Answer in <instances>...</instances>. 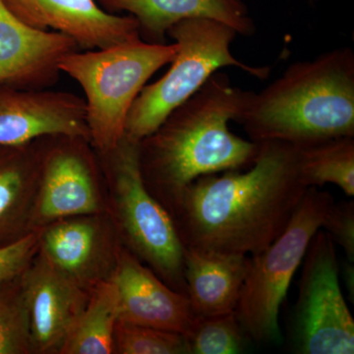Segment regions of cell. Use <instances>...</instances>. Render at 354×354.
Listing matches in <instances>:
<instances>
[{"instance_id":"cell-18","label":"cell","mask_w":354,"mask_h":354,"mask_svg":"<svg viewBox=\"0 0 354 354\" xmlns=\"http://www.w3.org/2000/svg\"><path fill=\"white\" fill-rule=\"evenodd\" d=\"M39 177L36 140L24 145H0V248L34 230Z\"/></svg>"},{"instance_id":"cell-10","label":"cell","mask_w":354,"mask_h":354,"mask_svg":"<svg viewBox=\"0 0 354 354\" xmlns=\"http://www.w3.org/2000/svg\"><path fill=\"white\" fill-rule=\"evenodd\" d=\"M57 134L88 139L84 97L0 83V145H24Z\"/></svg>"},{"instance_id":"cell-2","label":"cell","mask_w":354,"mask_h":354,"mask_svg":"<svg viewBox=\"0 0 354 354\" xmlns=\"http://www.w3.org/2000/svg\"><path fill=\"white\" fill-rule=\"evenodd\" d=\"M254 92L232 85L216 71L199 91L174 109L155 131L139 140V162L147 189L171 214L183 191L207 174L245 169L260 143L230 131Z\"/></svg>"},{"instance_id":"cell-8","label":"cell","mask_w":354,"mask_h":354,"mask_svg":"<svg viewBox=\"0 0 354 354\" xmlns=\"http://www.w3.org/2000/svg\"><path fill=\"white\" fill-rule=\"evenodd\" d=\"M334 243L320 228L305 253L291 326L295 353H354V320L339 286Z\"/></svg>"},{"instance_id":"cell-12","label":"cell","mask_w":354,"mask_h":354,"mask_svg":"<svg viewBox=\"0 0 354 354\" xmlns=\"http://www.w3.org/2000/svg\"><path fill=\"white\" fill-rule=\"evenodd\" d=\"M111 279L118 292V320L185 337L198 318L189 298L174 290L127 251L116 253Z\"/></svg>"},{"instance_id":"cell-4","label":"cell","mask_w":354,"mask_h":354,"mask_svg":"<svg viewBox=\"0 0 354 354\" xmlns=\"http://www.w3.org/2000/svg\"><path fill=\"white\" fill-rule=\"evenodd\" d=\"M176 43L142 39L100 50H77L62 58L59 69L82 88L91 145L97 152L113 150L125 135L133 102L151 77L171 64Z\"/></svg>"},{"instance_id":"cell-3","label":"cell","mask_w":354,"mask_h":354,"mask_svg":"<svg viewBox=\"0 0 354 354\" xmlns=\"http://www.w3.org/2000/svg\"><path fill=\"white\" fill-rule=\"evenodd\" d=\"M251 141L297 147L354 137V53L351 48L295 62L252 97L241 118Z\"/></svg>"},{"instance_id":"cell-6","label":"cell","mask_w":354,"mask_h":354,"mask_svg":"<svg viewBox=\"0 0 354 354\" xmlns=\"http://www.w3.org/2000/svg\"><path fill=\"white\" fill-rule=\"evenodd\" d=\"M333 203L334 198L328 191L315 186L307 188L283 234L264 250L250 256L235 314L251 341L266 344L283 341L279 308L312 237L322 228L324 216Z\"/></svg>"},{"instance_id":"cell-11","label":"cell","mask_w":354,"mask_h":354,"mask_svg":"<svg viewBox=\"0 0 354 354\" xmlns=\"http://www.w3.org/2000/svg\"><path fill=\"white\" fill-rule=\"evenodd\" d=\"M1 1L25 25L65 35L81 50H100L141 39L134 17L109 13L97 0Z\"/></svg>"},{"instance_id":"cell-14","label":"cell","mask_w":354,"mask_h":354,"mask_svg":"<svg viewBox=\"0 0 354 354\" xmlns=\"http://www.w3.org/2000/svg\"><path fill=\"white\" fill-rule=\"evenodd\" d=\"M77 50L75 41L65 35L25 25L0 0V83L53 87L60 79L62 58Z\"/></svg>"},{"instance_id":"cell-16","label":"cell","mask_w":354,"mask_h":354,"mask_svg":"<svg viewBox=\"0 0 354 354\" xmlns=\"http://www.w3.org/2000/svg\"><path fill=\"white\" fill-rule=\"evenodd\" d=\"M250 256L184 248L186 295L199 317L234 312Z\"/></svg>"},{"instance_id":"cell-15","label":"cell","mask_w":354,"mask_h":354,"mask_svg":"<svg viewBox=\"0 0 354 354\" xmlns=\"http://www.w3.org/2000/svg\"><path fill=\"white\" fill-rule=\"evenodd\" d=\"M109 13L127 12L137 21L140 37L164 44L167 31L180 21L209 18L230 26L237 34L251 36L255 24L241 0H97Z\"/></svg>"},{"instance_id":"cell-25","label":"cell","mask_w":354,"mask_h":354,"mask_svg":"<svg viewBox=\"0 0 354 354\" xmlns=\"http://www.w3.org/2000/svg\"><path fill=\"white\" fill-rule=\"evenodd\" d=\"M333 241L344 249L348 262H354V201L333 203L324 216L322 227Z\"/></svg>"},{"instance_id":"cell-19","label":"cell","mask_w":354,"mask_h":354,"mask_svg":"<svg viewBox=\"0 0 354 354\" xmlns=\"http://www.w3.org/2000/svg\"><path fill=\"white\" fill-rule=\"evenodd\" d=\"M118 305V288L111 279H101L91 286L85 307L58 353H114Z\"/></svg>"},{"instance_id":"cell-26","label":"cell","mask_w":354,"mask_h":354,"mask_svg":"<svg viewBox=\"0 0 354 354\" xmlns=\"http://www.w3.org/2000/svg\"><path fill=\"white\" fill-rule=\"evenodd\" d=\"M344 279H346V286H348V290L349 292V295H351V297L353 298L354 291H353V279H354V270H353V263L348 262V264L346 265L344 269Z\"/></svg>"},{"instance_id":"cell-23","label":"cell","mask_w":354,"mask_h":354,"mask_svg":"<svg viewBox=\"0 0 354 354\" xmlns=\"http://www.w3.org/2000/svg\"><path fill=\"white\" fill-rule=\"evenodd\" d=\"M113 344L114 353L189 354L183 335L120 320L114 329Z\"/></svg>"},{"instance_id":"cell-5","label":"cell","mask_w":354,"mask_h":354,"mask_svg":"<svg viewBox=\"0 0 354 354\" xmlns=\"http://www.w3.org/2000/svg\"><path fill=\"white\" fill-rule=\"evenodd\" d=\"M237 35L230 26L209 18H191L172 26L167 36L178 46L176 57L169 71L142 88L133 102L125 135L138 141L148 136L223 67H237L260 80L267 79L269 67L243 64L230 53Z\"/></svg>"},{"instance_id":"cell-13","label":"cell","mask_w":354,"mask_h":354,"mask_svg":"<svg viewBox=\"0 0 354 354\" xmlns=\"http://www.w3.org/2000/svg\"><path fill=\"white\" fill-rule=\"evenodd\" d=\"M34 353H59L88 295L38 252L21 274Z\"/></svg>"},{"instance_id":"cell-7","label":"cell","mask_w":354,"mask_h":354,"mask_svg":"<svg viewBox=\"0 0 354 354\" xmlns=\"http://www.w3.org/2000/svg\"><path fill=\"white\" fill-rule=\"evenodd\" d=\"M97 153L104 176L113 188L118 220L128 244L158 278L186 295L184 246L171 214L144 183L138 140L124 135L113 150Z\"/></svg>"},{"instance_id":"cell-9","label":"cell","mask_w":354,"mask_h":354,"mask_svg":"<svg viewBox=\"0 0 354 354\" xmlns=\"http://www.w3.org/2000/svg\"><path fill=\"white\" fill-rule=\"evenodd\" d=\"M36 142L39 177L34 230L62 218L101 213L102 165L88 139L57 134Z\"/></svg>"},{"instance_id":"cell-20","label":"cell","mask_w":354,"mask_h":354,"mask_svg":"<svg viewBox=\"0 0 354 354\" xmlns=\"http://www.w3.org/2000/svg\"><path fill=\"white\" fill-rule=\"evenodd\" d=\"M300 176L307 187L339 186L346 196H354V137L327 140L298 147Z\"/></svg>"},{"instance_id":"cell-21","label":"cell","mask_w":354,"mask_h":354,"mask_svg":"<svg viewBox=\"0 0 354 354\" xmlns=\"http://www.w3.org/2000/svg\"><path fill=\"white\" fill-rule=\"evenodd\" d=\"M32 353L29 315L19 276L0 283V354Z\"/></svg>"},{"instance_id":"cell-1","label":"cell","mask_w":354,"mask_h":354,"mask_svg":"<svg viewBox=\"0 0 354 354\" xmlns=\"http://www.w3.org/2000/svg\"><path fill=\"white\" fill-rule=\"evenodd\" d=\"M260 144L248 169L207 174L183 191L171 216L184 248L252 256L283 234L308 187L297 146Z\"/></svg>"},{"instance_id":"cell-17","label":"cell","mask_w":354,"mask_h":354,"mask_svg":"<svg viewBox=\"0 0 354 354\" xmlns=\"http://www.w3.org/2000/svg\"><path fill=\"white\" fill-rule=\"evenodd\" d=\"M62 218L41 227L39 252L58 272L81 288L92 286L106 254L101 225L95 216Z\"/></svg>"},{"instance_id":"cell-22","label":"cell","mask_w":354,"mask_h":354,"mask_svg":"<svg viewBox=\"0 0 354 354\" xmlns=\"http://www.w3.org/2000/svg\"><path fill=\"white\" fill-rule=\"evenodd\" d=\"M189 354H235L248 339L234 312L199 317L185 335Z\"/></svg>"},{"instance_id":"cell-24","label":"cell","mask_w":354,"mask_h":354,"mask_svg":"<svg viewBox=\"0 0 354 354\" xmlns=\"http://www.w3.org/2000/svg\"><path fill=\"white\" fill-rule=\"evenodd\" d=\"M41 227L19 241L0 248V283L19 277L31 264L39 249Z\"/></svg>"}]
</instances>
